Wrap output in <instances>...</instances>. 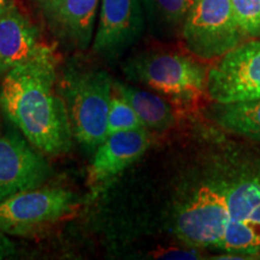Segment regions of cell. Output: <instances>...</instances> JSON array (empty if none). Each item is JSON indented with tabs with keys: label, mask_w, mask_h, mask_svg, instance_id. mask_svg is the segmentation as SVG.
<instances>
[{
	"label": "cell",
	"mask_w": 260,
	"mask_h": 260,
	"mask_svg": "<svg viewBox=\"0 0 260 260\" xmlns=\"http://www.w3.org/2000/svg\"><path fill=\"white\" fill-rule=\"evenodd\" d=\"M53 37L73 50L90 46L99 0H37Z\"/></svg>",
	"instance_id": "obj_10"
},
{
	"label": "cell",
	"mask_w": 260,
	"mask_h": 260,
	"mask_svg": "<svg viewBox=\"0 0 260 260\" xmlns=\"http://www.w3.org/2000/svg\"><path fill=\"white\" fill-rule=\"evenodd\" d=\"M141 0H102L93 51L106 60H116L134 46L145 31Z\"/></svg>",
	"instance_id": "obj_8"
},
{
	"label": "cell",
	"mask_w": 260,
	"mask_h": 260,
	"mask_svg": "<svg viewBox=\"0 0 260 260\" xmlns=\"http://www.w3.org/2000/svg\"><path fill=\"white\" fill-rule=\"evenodd\" d=\"M71 130L77 142L94 152L107 136V117L113 92L110 75L99 69L70 65L60 81Z\"/></svg>",
	"instance_id": "obj_2"
},
{
	"label": "cell",
	"mask_w": 260,
	"mask_h": 260,
	"mask_svg": "<svg viewBox=\"0 0 260 260\" xmlns=\"http://www.w3.org/2000/svg\"><path fill=\"white\" fill-rule=\"evenodd\" d=\"M206 92L217 104L260 99V38L237 45L207 71Z\"/></svg>",
	"instance_id": "obj_6"
},
{
	"label": "cell",
	"mask_w": 260,
	"mask_h": 260,
	"mask_svg": "<svg viewBox=\"0 0 260 260\" xmlns=\"http://www.w3.org/2000/svg\"><path fill=\"white\" fill-rule=\"evenodd\" d=\"M229 218L252 224L260 232V169L226 182Z\"/></svg>",
	"instance_id": "obj_13"
},
{
	"label": "cell",
	"mask_w": 260,
	"mask_h": 260,
	"mask_svg": "<svg viewBox=\"0 0 260 260\" xmlns=\"http://www.w3.org/2000/svg\"><path fill=\"white\" fill-rule=\"evenodd\" d=\"M213 119L228 132L260 142V99L218 104L213 107Z\"/></svg>",
	"instance_id": "obj_16"
},
{
	"label": "cell",
	"mask_w": 260,
	"mask_h": 260,
	"mask_svg": "<svg viewBox=\"0 0 260 260\" xmlns=\"http://www.w3.org/2000/svg\"><path fill=\"white\" fill-rule=\"evenodd\" d=\"M139 128H145V125L140 121L134 107L130 105L121 92L113 87L109 117H107V135Z\"/></svg>",
	"instance_id": "obj_18"
},
{
	"label": "cell",
	"mask_w": 260,
	"mask_h": 260,
	"mask_svg": "<svg viewBox=\"0 0 260 260\" xmlns=\"http://www.w3.org/2000/svg\"><path fill=\"white\" fill-rule=\"evenodd\" d=\"M184 47L200 60H217L241 44L232 0H195L181 31Z\"/></svg>",
	"instance_id": "obj_4"
},
{
	"label": "cell",
	"mask_w": 260,
	"mask_h": 260,
	"mask_svg": "<svg viewBox=\"0 0 260 260\" xmlns=\"http://www.w3.org/2000/svg\"><path fill=\"white\" fill-rule=\"evenodd\" d=\"M42 42L31 21L14 2L0 12V75L25 63L40 50Z\"/></svg>",
	"instance_id": "obj_12"
},
{
	"label": "cell",
	"mask_w": 260,
	"mask_h": 260,
	"mask_svg": "<svg viewBox=\"0 0 260 260\" xmlns=\"http://www.w3.org/2000/svg\"><path fill=\"white\" fill-rule=\"evenodd\" d=\"M57 59L42 45L25 63L3 75L0 107L10 122L42 154H65L73 146L67 105L57 92Z\"/></svg>",
	"instance_id": "obj_1"
},
{
	"label": "cell",
	"mask_w": 260,
	"mask_h": 260,
	"mask_svg": "<svg viewBox=\"0 0 260 260\" xmlns=\"http://www.w3.org/2000/svg\"><path fill=\"white\" fill-rule=\"evenodd\" d=\"M50 174L44 155L21 132H0V201L40 187Z\"/></svg>",
	"instance_id": "obj_9"
},
{
	"label": "cell",
	"mask_w": 260,
	"mask_h": 260,
	"mask_svg": "<svg viewBox=\"0 0 260 260\" xmlns=\"http://www.w3.org/2000/svg\"><path fill=\"white\" fill-rule=\"evenodd\" d=\"M124 73L130 80L181 102H190L206 92V68L175 52H145L129 58Z\"/></svg>",
	"instance_id": "obj_3"
},
{
	"label": "cell",
	"mask_w": 260,
	"mask_h": 260,
	"mask_svg": "<svg viewBox=\"0 0 260 260\" xmlns=\"http://www.w3.org/2000/svg\"><path fill=\"white\" fill-rule=\"evenodd\" d=\"M151 144L148 129L139 128L113 133L94 151L88 170L90 187L102 186L125 170L147 151Z\"/></svg>",
	"instance_id": "obj_11"
},
{
	"label": "cell",
	"mask_w": 260,
	"mask_h": 260,
	"mask_svg": "<svg viewBox=\"0 0 260 260\" xmlns=\"http://www.w3.org/2000/svg\"><path fill=\"white\" fill-rule=\"evenodd\" d=\"M77 206L64 188H32L0 201V233L24 236L65 218Z\"/></svg>",
	"instance_id": "obj_5"
},
{
	"label": "cell",
	"mask_w": 260,
	"mask_h": 260,
	"mask_svg": "<svg viewBox=\"0 0 260 260\" xmlns=\"http://www.w3.org/2000/svg\"><path fill=\"white\" fill-rule=\"evenodd\" d=\"M229 219L226 182L203 184L182 206L175 230L187 245L217 248Z\"/></svg>",
	"instance_id": "obj_7"
},
{
	"label": "cell",
	"mask_w": 260,
	"mask_h": 260,
	"mask_svg": "<svg viewBox=\"0 0 260 260\" xmlns=\"http://www.w3.org/2000/svg\"><path fill=\"white\" fill-rule=\"evenodd\" d=\"M11 3L12 0H0V12H2L5 8H8Z\"/></svg>",
	"instance_id": "obj_20"
},
{
	"label": "cell",
	"mask_w": 260,
	"mask_h": 260,
	"mask_svg": "<svg viewBox=\"0 0 260 260\" xmlns=\"http://www.w3.org/2000/svg\"><path fill=\"white\" fill-rule=\"evenodd\" d=\"M217 249L232 254L253 258L260 255V232L252 224L243 220L228 219L224 235Z\"/></svg>",
	"instance_id": "obj_17"
},
{
	"label": "cell",
	"mask_w": 260,
	"mask_h": 260,
	"mask_svg": "<svg viewBox=\"0 0 260 260\" xmlns=\"http://www.w3.org/2000/svg\"><path fill=\"white\" fill-rule=\"evenodd\" d=\"M194 3L195 0H141L149 29L161 39L181 34Z\"/></svg>",
	"instance_id": "obj_15"
},
{
	"label": "cell",
	"mask_w": 260,
	"mask_h": 260,
	"mask_svg": "<svg viewBox=\"0 0 260 260\" xmlns=\"http://www.w3.org/2000/svg\"><path fill=\"white\" fill-rule=\"evenodd\" d=\"M232 4L245 38H260V0H232Z\"/></svg>",
	"instance_id": "obj_19"
},
{
	"label": "cell",
	"mask_w": 260,
	"mask_h": 260,
	"mask_svg": "<svg viewBox=\"0 0 260 260\" xmlns=\"http://www.w3.org/2000/svg\"><path fill=\"white\" fill-rule=\"evenodd\" d=\"M113 87L121 92L130 105L134 107L140 121L145 128L162 132L171 128L176 122L175 113L170 104H168L158 94L136 88V87L115 82Z\"/></svg>",
	"instance_id": "obj_14"
}]
</instances>
